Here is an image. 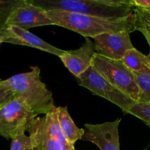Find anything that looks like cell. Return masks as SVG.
Instances as JSON below:
<instances>
[{
  "mask_svg": "<svg viewBox=\"0 0 150 150\" xmlns=\"http://www.w3.org/2000/svg\"><path fill=\"white\" fill-rule=\"evenodd\" d=\"M37 117L21 99L15 97L0 108V136L12 139L20 132H26Z\"/></svg>",
  "mask_w": 150,
  "mask_h": 150,
  "instance_id": "5",
  "label": "cell"
},
{
  "mask_svg": "<svg viewBox=\"0 0 150 150\" xmlns=\"http://www.w3.org/2000/svg\"><path fill=\"white\" fill-rule=\"evenodd\" d=\"M144 150H148V148H147V147H146V148H145V149H144Z\"/></svg>",
  "mask_w": 150,
  "mask_h": 150,
  "instance_id": "23",
  "label": "cell"
},
{
  "mask_svg": "<svg viewBox=\"0 0 150 150\" xmlns=\"http://www.w3.org/2000/svg\"><path fill=\"white\" fill-rule=\"evenodd\" d=\"M133 16L135 31L144 35L150 46V12L135 8Z\"/></svg>",
  "mask_w": 150,
  "mask_h": 150,
  "instance_id": "15",
  "label": "cell"
},
{
  "mask_svg": "<svg viewBox=\"0 0 150 150\" xmlns=\"http://www.w3.org/2000/svg\"><path fill=\"white\" fill-rule=\"evenodd\" d=\"M2 82L38 116L46 115L55 106L52 93L41 81V69L38 66L30 67L29 71L14 75Z\"/></svg>",
  "mask_w": 150,
  "mask_h": 150,
  "instance_id": "3",
  "label": "cell"
},
{
  "mask_svg": "<svg viewBox=\"0 0 150 150\" xmlns=\"http://www.w3.org/2000/svg\"><path fill=\"white\" fill-rule=\"evenodd\" d=\"M75 79L79 86L117 105L124 114L135 103L126 94L113 86L92 66Z\"/></svg>",
  "mask_w": 150,
  "mask_h": 150,
  "instance_id": "6",
  "label": "cell"
},
{
  "mask_svg": "<svg viewBox=\"0 0 150 150\" xmlns=\"http://www.w3.org/2000/svg\"><path fill=\"white\" fill-rule=\"evenodd\" d=\"M44 11H66L107 18H121L133 14L131 0H31Z\"/></svg>",
  "mask_w": 150,
  "mask_h": 150,
  "instance_id": "2",
  "label": "cell"
},
{
  "mask_svg": "<svg viewBox=\"0 0 150 150\" xmlns=\"http://www.w3.org/2000/svg\"><path fill=\"white\" fill-rule=\"evenodd\" d=\"M129 32L101 34L93 38L96 54L113 60H121L126 51L135 47Z\"/></svg>",
  "mask_w": 150,
  "mask_h": 150,
  "instance_id": "9",
  "label": "cell"
},
{
  "mask_svg": "<svg viewBox=\"0 0 150 150\" xmlns=\"http://www.w3.org/2000/svg\"><path fill=\"white\" fill-rule=\"evenodd\" d=\"M121 119L101 124H85L82 140L96 145L101 150H120L119 126Z\"/></svg>",
  "mask_w": 150,
  "mask_h": 150,
  "instance_id": "8",
  "label": "cell"
},
{
  "mask_svg": "<svg viewBox=\"0 0 150 150\" xmlns=\"http://www.w3.org/2000/svg\"><path fill=\"white\" fill-rule=\"evenodd\" d=\"M0 38L3 40L4 42L32 47L58 57H61L66 52L64 50L46 42L27 29L17 26H7L0 35Z\"/></svg>",
  "mask_w": 150,
  "mask_h": 150,
  "instance_id": "10",
  "label": "cell"
},
{
  "mask_svg": "<svg viewBox=\"0 0 150 150\" xmlns=\"http://www.w3.org/2000/svg\"><path fill=\"white\" fill-rule=\"evenodd\" d=\"M2 42H4V41H3V40L1 39V38H0V45H1V44L2 43Z\"/></svg>",
  "mask_w": 150,
  "mask_h": 150,
  "instance_id": "22",
  "label": "cell"
},
{
  "mask_svg": "<svg viewBox=\"0 0 150 150\" xmlns=\"http://www.w3.org/2000/svg\"><path fill=\"white\" fill-rule=\"evenodd\" d=\"M95 53L94 41L90 38H85V42L79 48L66 51L59 58L69 72L76 78L91 67L92 59Z\"/></svg>",
  "mask_w": 150,
  "mask_h": 150,
  "instance_id": "11",
  "label": "cell"
},
{
  "mask_svg": "<svg viewBox=\"0 0 150 150\" xmlns=\"http://www.w3.org/2000/svg\"><path fill=\"white\" fill-rule=\"evenodd\" d=\"M49 25L54 24L46 16V11L32 4L31 0H19L10 12L6 21L5 29L7 26H17L28 29Z\"/></svg>",
  "mask_w": 150,
  "mask_h": 150,
  "instance_id": "7",
  "label": "cell"
},
{
  "mask_svg": "<svg viewBox=\"0 0 150 150\" xmlns=\"http://www.w3.org/2000/svg\"><path fill=\"white\" fill-rule=\"evenodd\" d=\"M146 58H147V60H148L149 63L150 64V46H149V52L148 55H146Z\"/></svg>",
  "mask_w": 150,
  "mask_h": 150,
  "instance_id": "21",
  "label": "cell"
},
{
  "mask_svg": "<svg viewBox=\"0 0 150 150\" xmlns=\"http://www.w3.org/2000/svg\"><path fill=\"white\" fill-rule=\"evenodd\" d=\"M46 13L54 25L76 32L84 38L135 31L133 14L126 18H107L66 11H46Z\"/></svg>",
  "mask_w": 150,
  "mask_h": 150,
  "instance_id": "1",
  "label": "cell"
},
{
  "mask_svg": "<svg viewBox=\"0 0 150 150\" xmlns=\"http://www.w3.org/2000/svg\"><path fill=\"white\" fill-rule=\"evenodd\" d=\"M71 150H76V149H75V148H73Z\"/></svg>",
  "mask_w": 150,
  "mask_h": 150,
  "instance_id": "24",
  "label": "cell"
},
{
  "mask_svg": "<svg viewBox=\"0 0 150 150\" xmlns=\"http://www.w3.org/2000/svg\"><path fill=\"white\" fill-rule=\"evenodd\" d=\"M26 132L32 142V150H70L46 130L41 117L31 122Z\"/></svg>",
  "mask_w": 150,
  "mask_h": 150,
  "instance_id": "12",
  "label": "cell"
},
{
  "mask_svg": "<svg viewBox=\"0 0 150 150\" xmlns=\"http://www.w3.org/2000/svg\"><path fill=\"white\" fill-rule=\"evenodd\" d=\"M91 66L113 86L138 102L139 90L133 72L127 68L121 60L110 59L95 53Z\"/></svg>",
  "mask_w": 150,
  "mask_h": 150,
  "instance_id": "4",
  "label": "cell"
},
{
  "mask_svg": "<svg viewBox=\"0 0 150 150\" xmlns=\"http://www.w3.org/2000/svg\"><path fill=\"white\" fill-rule=\"evenodd\" d=\"M133 74L139 90L138 102L150 104V76L136 72Z\"/></svg>",
  "mask_w": 150,
  "mask_h": 150,
  "instance_id": "16",
  "label": "cell"
},
{
  "mask_svg": "<svg viewBox=\"0 0 150 150\" xmlns=\"http://www.w3.org/2000/svg\"><path fill=\"white\" fill-rule=\"evenodd\" d=\"M57 120L63 134L68 142L74 146L78 140H82L84 129L79 128L71 117L67 106H56Z\"/></svg>",
  "mask_w": 150,
  "mask_h": 150,
  "instance_id": "13",
  "label": "cell"
},
{
  "mask_svg": "<svg viewBox=\"0 0 150 150\" xmlns=\"http://www.w3.org/2000/svg\"><path fill=\"white\" fill-rule=\"evenodd\" d=\"M10 150H32V142L25 132H20L11 139Z\"/></svg>",
  "mask_w": 150,
  "mask_h": 150,
  "instance_id": "18",
  "label": "cell"
},
{
  "mask_svg": "<svg viewBox=\"0 0 150 150\" xmlns=\"http://www.w3.org/2000/svg\"><path fill=\"white\" fill-rule=\"evenodd\" d=\"M2 81L0 79V108L15 98L13 92L3 83Z\"/></svg>",
  "mask_w": 150,
  "mask_h": 150,
  "instance_id": "19",
  "label": "cell"
},
{
  "mask_svg": "<svg viewBox=\"0 0 150 150\" xmlns=\"http://www.w3.org/2000/svg\"><path fill=\"white\" fill-rule=\"evenodd\" d=\"M124 114H131L142 120L146 125L150 127V104L135 102L128 108Z\"/></svg>",
  "mask_w": 150,
  "mask_h": 150,
  "instance_id": "17",
  "label": "cell"
},
{
  "mask_svg": "<svg viewBox=\"0 0 150 150\" xmlns=\"http://www.w3.org/2000/svg\"><path fill=\"white\" fill-rule=\"evenodd\" d=\"M135 8L150 12V0H131Z\"/></svg>",
  "mask_w": 150,
  "mask_h": 150,
  "instance_id": "20",
  "label": "cell"
},
{
  "mask_svg": "<svg viewBox=\"0 0 150 150\" xmlns=\"http://www.w3.org/2000/svg\"><path fill=\"white\" fill-rule=\"evenodd\" d=\"M121 60L131 71L150 76V64L146 56L135 48L126 51Z\"/></svg>",
  "mask_w": 150,
  "mask_h": 150,
  "instance_id": "14",
  "label": "cell"
}]
</instances>
